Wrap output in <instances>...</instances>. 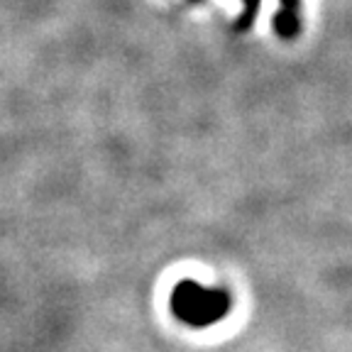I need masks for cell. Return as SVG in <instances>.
Masks as SVG:
<instances>
[{"label": "cell", "instance_id": "cell-1", "mask_svg": "<svg viewBox=\"0 0 352 352\" xmlns=\"http://www.w3.org/2000/svg\"><path fill=\"white\" fill-rule=\"evenodd\" d=\"M230 298L223 289H206L196 281H182L174 289L171 308L179 320L193 328H204L228 314Z\"/></svg>", "mask_w": 352, "mask_h": 352}]
</instances>
